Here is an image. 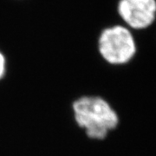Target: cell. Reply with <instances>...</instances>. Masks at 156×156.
I'll return each instance as SVG.
<instances>
[{
	"label": "cell",
	"mask_w": 156,
	"mask_h": 156,
	"mask_svg": "<svg viewBox=\"0 0 156 156\" xmlns=\"http://www.w3.org/2000/svg\"><path fill=\"white\" fill-rule=\"evenodd\" d=\"M73 111L77 124L93 140L106 139L120 125V115L109 101L98 95L79 98L73 103Z\"/></svg>",
	"instance_id": "cell-1"
},
{
	"label": "cell",
	"mask_w": 156,
	"mask_h": 156,
	"mask_svg": "<svg viewBox=\"0 0 156 156\" xmlns=\"http://www.w3.org/2000/svg\"><path fill=\"white\" fill-rule=\"evenodd\" d=\"M97 52L110 67L122 68L130 64L137 54L133 30L122 23L101 30L97 38Z\"/></svg>",
	"instance_id": "cell-2"
},
{
	"label": "cell",
	"mask_w": 156,
	"mask_h": 156,
	"mask_svg": "<svg viewBox=\"0 0 156 156\" xmlns=\"http://www.w3.org/2000/svg\"><path fill=\"white\" fill-rule=\"evenodd\" d=\"M117 13L133 31L149 28L156 19V0H119Z\"/></svg>",
	"instance_id": "cell-3"
},
{
	"label": "cell",
	"mask_w": 156,
	"mask_h": 156,
	"mask_svg": "<svg viewBox=\"0 0 156 156\" xmlns=\"http://www.w3.org/2000/svg\"><path fill=\"white\" fill-rule=\"evenodd\" d=\"M6 72V58L4 53L0 50V79L5 76Z\"/></svg>",
	"instance_id": "cell-4"
}]
</instances>
